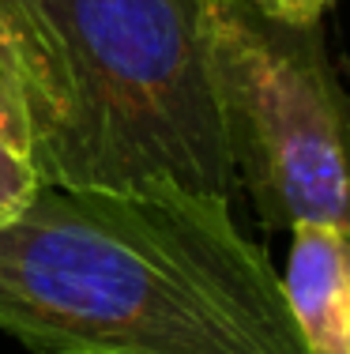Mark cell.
Masks as SVG:
<instances>
[{
	"instance_id": "obj_1",
	"label": "cell",
	"mask_w": 350,
	"mask_h": 354,
	"mask_svg": "<svg viewBox=\"0 0 350 354\" xmlns=\"http://www.w3.org/2000/svg\"><path fill=\"white\" fill-rule=\"evenodd\" d=\"M0 328L35 354H313L230 200L41 185L0 226Z\"/></svg>"
},
{
	"instance_id": "obj_2",
	"label": "cell",
	"mask_w": 350,
	"mask_h": 354,
	"mask_svg": "<svg viewBox=\"0 0 350 354\" xmlns=\"http://www.w3.org/2000/svg\"><path fill=\"white\" fill-rule=\"evenodd\" d=\"M46 185L230 200L200 0H0Z\"/></svg>"
},
{
	"instance_id": "obj_3",
	"label": "cell",
	"mask_w": 350,
	"mask_h": 354,
	"mask_svg": "<svg viewBox=\"0 0 350 354\" xmlns=\"http://www.w3.org/2000/svg\"><path fill=\"white\" fill-rule=\"evenodd\" d=\"M200 41L233 181L268 230L350 234V98L316 23L200 0Z\"/></svg>"
},
{
	"instance_id": "obj_4",
	"label": "cell",
	"mask_w": 350,
	"mask_h": 354,
	"mask_svg": "<svg viewBox=\"0 0 350 354\" xmlns=\"http://www.w3.org/2000/svg\"><path fill=\"white\" fill-rule=\"evenodd\" d=\"M282 275L286 301L313 354H350V234L298 226Z\"/></svg>"
},
{
	"instance_id": "obj_5",
	"label": "cell",
	"mask_w": 350,
	"mask_h": 354,
	"mask_svg": "<svg viewBox=\"0 0 350 354\" xmlns=\"http://www.w3.org/2000/svg\"><path fill=\"white\" fill-rule=\"evenodd\" d=\"M41 185L46 181L35 170L27 151H19L8 136H0V226L15 223L27 212Z\"/></svg>"
},
{
	"instance_id": "obj_6",
	"label": "cell",
	"mask_w": 350,
	"mask_h": 354,
	"mask_svg": "<svg viewBox=\"0 0 350 354\" xmlns=\"http://www.w3.org/2000/svg\"><path fill=\"white\" fill-rule=\"evenodd\" d=\"M0 136H8L19 151H27V113H23L19 83H15L12 64H8L4 41H0Z\"/></svg>"
},
{
	"instance_id": "obj_7",
	"label": "cell",
	"mask_w": 350,
	"mask_h": 354,
	"mask_svg": "<svg viewBox=\"0 0 350 354\" xmlns=\"http://www.w3.org/2000/svg\"><path fill=\"white\" fill-rule=\"evenodd\" d=\"M324 8H331V0H286L282 19H290V23H316L324 15Z\"/></svg>"
},
{
	"instance_id": "obj_8",
	"label": "cell",
	"mask_w": 350,
	"mask_h": 354,
	"mask_svg": "<svg viewBox=\"0 0 350 354\" xmlns=\"http://www.w3.org/2000/svg\"><path fill=\"white\" fill-rule=\"evenodd\" d=\"M256 8H264V12H271V15H279L282 19V12H286V0H253Z\"/></svg>"
}]
</instances>
